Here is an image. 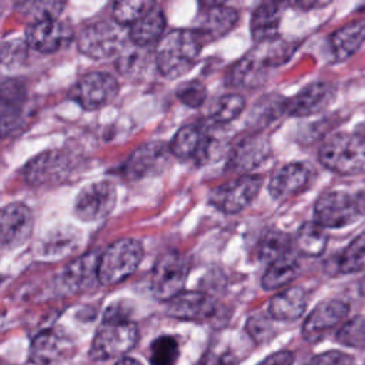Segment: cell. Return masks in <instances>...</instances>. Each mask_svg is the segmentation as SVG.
<instances>
[{"mask_svg":"<svg viewBox=\"0 0 365 365\" xmlns=\"http://www.w3.org/2000/svg\"><path fill=\"white\" fill-rule=\"evenodd\" d=\"M73 354V342L57 329L38 332L30 344V359L36 365H56Z\"/></svg>","mask_w":365,"mask_h":365,"instance_id":"cell-20","label":"cell"},{"mask_svg":"<svg viewBox=\"0 0 365 365\" xmlns=\"http://www.w3.org/2000/svg\"><path fill=\"white\" fill-rule=\"evenodd\" d=\"M269 155V144L264 134L252 133L244 135L234 143L227 154V170L240 173L241 175L250 174L259 167Z\"/></svg>","mask_w":365,"mask_h":365,"instance_id":"cell-17","label":"cell"},{"mask_svg":"<svg viewBox=\"0 0 365 365\" xmlns=\"http://www.w3.org/2000/svg\"><path fill=\"white\" fill-rule=\"evenodd\" d=\"M295 44L281 37L257 43L247 54H244L227 74V80L232 87L255 88L268 78V71L288 61L294 54Z\"/></svg>","mask_w":365,"mask_h":365,"instance_id":"cell-1","label":"cell"},{"mask_svg":"<svg viewBox=\"0 0 365 365\" xmlns=\"http://www.w3.org/2000/svg\"><path fill=\"white\" fill-rule=\"evenodd\" d=\"M77 48L81 54L94 60L118 57L125 48V31L115 20L90 23L77 36Z\"/></svg>","mask_w":365,"mask_h":365,"instance_id":"cell-6","label":"cell"},{"mask_svg":"<svg viewBox=\"0 0 365 365\" xmlns=\"http://www.w3.org/2000/svg\"><path fill=\"white\" fill-rule=\"evenodd\" d=\"M76 168V161L67 150H46L30 158L21 170V178L31 187L60 184L67 180Z\"/></svg>","mask_w":365,"mask_h":365,"instance_id":"cell-7","label":"cell"},{"mask_svg":"<svg viewBox=\"0 0 365 365\" xmlns=\"http://www.w3.org/2000/svg\"><path fill=\"white\" fill-rule=\"evenodd\" d=\"M245 331L250 335V338H252L257 344L267 342L272 334L271 319H268V317L262 312L254 314L247 319Z\"/></svg>","mask_w":365,"mask_h":365,"instance_id":"cell-41","label":"cell"},{"mask_svg":"<svg viewBox=\"0 0 365 365\" xmlns=\"http://www.w3.org/2000/svg\"><path fill=\"white\" fill-rule=\"evenodd\" d=\"M188 272L190 262L185 255L177 251L163 254L151 269L150 288L154 298L167 302L182 292Z\"/></svg>","mask_w":365,"mask_h":365,"instance_id":"cell-10","label":"cell"},{"mask_svg":"<svg viewBox=\"0 0 365 365\" xmlns=\"http://www.w3.org/2000/svg\"><path fill=\"white\" fill-rule=\"evenodd\" d=\"M73 29L58 19L30 23L24 34V40L29 47L44 54L64 50L73 41Z\"/></svg>","mask_w":365,"mask_h":365,"instance_id":"cell-16","label":"cell"},{"mask_svg":"<svg viewBox=\"0 0 365 365\" xmlns=\"http://www.w3.org/2000/svg\"><path fill=\"white\" fill-rule=\"evenodd\" d=\"M305 365H354V359L339 351H327L312 356Z\"/></svg>","mask_w":365,"mask_h":365,"instance_id":"cell-43","label":"cell"},{"mask_svg":"<svg viewBox=\"0 0 365 365\" xmlns=\"http://www.w3.org/2000/svg\"><path fill=\"white\" fill-rule=\"evenodd\" d=\"M336 269L341 274H355L365 269V231L358 234L338 255Z\"/></svg>","mask_w":365,"mask_h":365,"instance_id":"cell-34","label":"cell"},{"mask_svg":"<svg viewBox=\"0 0 365 365\" xmlns=\"http://www.w3.org/2000/svg\"><path fill=\"white\" fill-rule=\"evenodd\" d=\"M362 365H365V362H364V364H362Z\"/></svg>","mask_w":365,"mask_h":365,"instance_id":"cell-49","label":"cell"},{"mask_svg":"<svg viewBox=\"0 0 365 365\" xmlns=\"http://www.w3.org/2000/svg\"><path fill=\"white\" fill-rule=\"evenodd\" d=\"M27 47L29 44L26 40H14V41H4L1 46V63L6 67H14L16 64H21L27 57ZM30 48V47H29Z\"/></svg>","mask_w":365,"mask_h":365,"instance_id":"cell-42","label":"cell"},{"mask_svg":"<svg viewBox=\"0 0 365 365\" xmlns=\"http://www.w3.org/2000/svg\"><path fill=\"white\" fill-rule=\"evenodd\" d=\"M34 218L31 210L23 202H10L3 207L0 217L1 247L16 248L31 235Z\"/></svg>","mask_w":365,"mask_h":365,"instance_id":"cell-19","label":"cell"},{"mask_svg":"<svg viewBox=\"0 0 365 365\" xmlns=\"http://www.w3.org/2000/svg\"><path fill=\"white\" fill-rule=\"evenodd\" d=\"M24 84L14 78H4L1 81V130L3 135H9L21 121L23 107L26 103Z\"/></svg>","mask_w":365,"mask_h":365,"instance_id":"cell-25","label":"cell"},{"mask_svg":"<svg viewBox=\"0 0 365 365\" xmlns=\"http://www.w3.org/2000/svg\"><path fill=\"white\" fill-rule=\"evenodd\" d=\"M365 214V195L342 190L321 194L314 204V221L324 228H342Z\"/></svg>","mask_w":365,"mask_h":365,"instance_id":"cell-4","label":"cell"},{"mask_svg":"<svg viewBox=\"0 0 365 365\" xmlns=\"http://www.w3.org/2000/svg\"><path fill=\"white\" fill-rule=\"evenodd\" d=\"M334 0H295L297 7H299L301 10L309 11V10H317V9H322L325 6H328L329 3H332Z\"/></svg>","mask_w":365,"mask_h":365,"instance_id":"cell-46","label":"cell"},{"mask_svg":"<svg viewBox=\"0 0 365 365\" xmlns=\"http://www.w3.org/2000/svg\"><path fill=\"white\" fill-rule=\"evenodd\" d=\"M167 26L164 11L154 6L144 16L135 20L128 29V40L138 47H147L163 38Z\"/></svg>","mask_w":365,"mask_h":365,"instance_id":"cell-27","label":"cell"},{"mask_svg":"<svg viewBox=\"0 0 365 365\" xmlns=\"http://www.w3.org/2000/svg\"><path fill=\"white\" fill-rule=\"evenodd\" d=\"M215 301L201 291H182L167 301L165 312L181 321H205L215 314Z\"/></svg>","mask_w":365,"mask_h":365,"instance_id":"cell-22","label":"cell"},{"mask_svg":"<svg viewBox=\"0 0 365 365\" xmlns=\"http://www.w3.org/2000/svg\"><path fill=\"white\" fill-rule=\"evenodd\" d=\"M115 365H143V364H141L140 361L134 359V358L123 356V358H120V359L115 362Z\"/></svg>","mask_w":365,"mask_h":365,"instance_id":"cell-47","label":"cell"},{"mask_svg":"<svg viewBox=\"0 0 365 365\" xmlns=\"http://www.w3.org/2000/svg\"><path fill=\"white\" fill-rule=\"evenodd\" d=\"M204 138V128L195 124H187L178 128L173 135L168 147L173 157L180 160H194L197 158Z\"/></svg>","mask_w":365,"mask_h":365,"instance_id":"cell-29","label":"cell"},{"mask_svg":"<svg viewBox=\"0 0 365 365\" xmlns=\"http://www.w3.org/2000/svg\"><path fill=\"white\" fill-rule=\"evenodd\" d=\"M130 308L125 307L124 302H113L110 304L103 315V321H113V322H121V321H131L130 319Z\"/></svg>","mask_w":365,"mask_h":365,"instance_id":"cell-44","label":"cell"},{"mask_svg":"<svg viewBox=\"0 0 365 365\" xmlns=\"http://www.w3.org/2000/svg\"><path fill=\"white\" fill-rule=\"evenodd\" d=\"M319 163L341 175L365 174V131H341L328 137L318 151Z\"/></svg>","mask_w":365,"mask_h":365,"instance_id":"cell-3","label":"cell"},{"mask_svg":"<svg viewBox=\"0 0 365 365\" xmlns=\"http://www.w3.org/2000/svg\"><path fill=\"white\" fill-rule=\"evenodd\" d=\"M240 14L234 7L221 6H207L200 11L194 30L204 40H218L227 36L238 23Z\"/></svg>","mask_w":365,"mask_h":365,"instance_id":"cell-23","label":"cell"},{"mask_svg":"<svg viewBox=\"0 0 365 365\" xmlns=\"http://www.w3.org/2000/svg\"><path fill=\"white\" fill-rule=\"evenodd\" d=\"M365 41V20L351 21L335 30L328 40L331 56L341 63L352 57Z\"/></svg>","mask_w":365,"mask_h":365,"instance_id":"cell-26","label":"cell"},{"mask_svg":"<svg viewBox=\"0 0 365 365\" xmlns=\"http://www.w3.org/2000/svg\"><path fill=\"white\" fill-rule=\"evenodd\" d=\"M204 40L194 29H177L164 34L155 48V64L165 78L187 74L201 53Z\"/></svg>","mask_w":365,"mask_h":365,"instance_id":"cell-2","label":"cell"},{"mask_svg":"<svg viewBox=\"0 0 365 365\" xmlns=\"http://www.w3.org/2000/svg\"><path fill=\"white\" fill-rule=\"evenodd\" d=\"M315 171L308 163L292 161L279 165L268 181V192L277 201L289 200L305 191L314 181Z\"/></svg>","mask_w":365,"mask_h":365,"instance_id":"cell-15","label":"cell"},{"mask_svg":"<svg viewBox=\"0 0 365 365\" xmlns=\"http://www.w3.org/2000/svg\"><path fill=\"white\" fill-rule=\"evenodd\" d=\"M202 7H207V6H221V4H225L228 0H200Z\"/></svg>","mask_w":365,"mask_h":365,"instance_id":"cell-48","label":"cell"},{"mask_svg":"<svg viewBox=\"0 0 365 365\" xmlns=\"http://www.w3.org/2000/svg\"><path fill=\"white\" fill-rule=\"evenodd\" d=\"M349 314V305L338 298H328L315 305L302 324V338L315 344L329 331L341 325Z\"/></svg>","mask_w":365,"mask_h":365,"instance_id":"cell-14","label":"cell"},{"mask_svg":"<svg viewBox=\"0 0 365 365\" xmlns=\"http://www.w3.org/2000/svg\"><path fill=\"white\" fill-rule=\"evenodd\" d=\"M180 358V345L171 335H161L150 345L151 365H175Z\"/></svg>","mask_w":365,"mask_h":365,"instance_id":"cell-37","label":"cell"},{"mask_svg":"<svg viewBox=\"0 0 365 365\" xmlns=\"http://www.w3.org/2000/svg\"><path fill=\"white\" fill-rule=\"evenodd\" d=\"M289 0H257L250 19V34L255 43L278 36V27Z\"/></svg>","mask_w":365,"mask_h":365,"instance_id":"cell-21","label":"cell"},{"mask_svg":"<svg viewBox=\"0 0 365 365\" xmlns=\"http://www.w3.org/2000/svg\"><path fill=\"white\" fill-rule=\"evenodd\" d=\"M245 108V98L238 93H228L221 96L211 107L210 117L212 123L225 125L235 120Z\"/></svg>","mask_w":365,"mask_h":365,"instance_id":"cell-35","label":"cell"},{"mask_svg":"<svg viewBox=\"0 0 365 365\" xmlns=\"http://www.w3.org/2000/svg\"><path fill=\"white\" fill-rule=\"evenodd\" d=\"M170 147L161 141L144 143L137 147L123 165V177L138 181L164 173L171 161Z\"/></svg>","mask_w":365,"mask_h":365,"instance_id":"cell-11","label":"cell"},{"mask_svg":"<svg viewBox=\"0 0 365 365\" xmlns=\"http://www.w3.org/2000/svg\"><path fill=\"white\" fill-rule=\"evenodd\" d=\"M335 336L336 341L345 346L365 348V315L344 322Z\"/></svg>","mask_w":365,"mask_h":365,"instance_id":"cell-38","label":"cell"},{"mask_svg":"<svg viewBox=\"0 0 365 365\" xmlns=\"http://www.w3.org/2000/svg\"><path fill=\"white\" fill-rule=\"evenodd\" d=\"M155 6V0H113L114 20L121 26H131Z\"/></svg>","mask_w":365,"mask_h":365,"instance_id":"cell-36","label":"cell"},{"mask_svg":"<svg viewBox=\"0 0 365 365\" xmlns=\"http://www.w3.org/2000/svg\"><path fill=\"white\" fill-rule=\"evenodd\" d=\"M298 271H299L298 261L291 252L268 265V268L265 269L261 278V285L267 291L278 289L281 287L288 285L291 281H294L295 277L298 275Z\"/></svg>","mask_w":365,"mask_h":365,"instance_id":"cell-30","label":"cell"},{"mask_svg":"<svg viewBox=\"0 0 365 365\" xmlns=\"http://www.w3.org/2000/svg\"><path fill=\"white\" fill-rule=\"evenodd\" d=\"M294 359L295 358L291 351H278L275 354L268 355L258 365H292Z\"/></svg>","mask_w":365,"mask_h":365,"instance_id":"cell-45","label":"cell"},{"mask_svg":"<svg viewBox=\"0 0 365 365\" xmlns=\"http://www.w3.org/2000/svg\"><path fill=\"white\" fill-rule=\"evenodd\" d=\"M262 177L258 174H244L214 187L208 195V202L222 214H238L244 211L259 194Z\"/></svg>","mask_w":365,"mask_h":365,"instance_id":"cell-8","label":"cell"},{"mask_svg":"<svg viewBox=\"0 0 365 365\" xmlns=\"http://www.w3.org/2000/svg\"><path fill=\"white\" fill-rule=\"evenodd\" d=\"M307 308L305 291L299 287H289L274 295L268 304V314L272 319H298Z\"/></svg>","mask_w":365,"mask_h":365,"instance_id":"cell-28","label":"cell"},{"mask_svg":"<svg viewBox=\"0 0 365 365\" xmlns=\"http://www.w3.org/2000/svg\"><path fill=\"white\" fill-rule=\"evenodd\" d=\"M291 237L282 231L271 230L259 241L258 258L268 265L288 254H291Z\"/></svg>","mask_w":365,"mask_h":365,"instance_id":"cell-33","label":"cell"},{"mask_svg":"<svg viewBox=\"0 0 365 365\" xmlns=\"http://www.w3.org/2000/svg\"><path fill=\"white\" fill-rule=\"evenodd\" d=\"M98 261L100 254L93 251L83 254L81 257L68 262L61 275L63 285L66 287V289L71 294H78L93 288L96 282L100 284Z\"/></svg>","mask_w":365,"mask_h":365,"instance_id":"cell-24","label":"cell"},{"mask_svg":"<svg viewBox=\"0 0 365 365\" xmlns=\"http://www.w3.org/2000/svg\"><path fill=\"white\" fill-rule=\"evenodd\" d=\"M144 47H138L133 44V48H124L117 57V68L125 76H131L140 73L145 66V58L143 54Z\"/></svg>","mask_w":365,"mask_h":365,"instance_id":"cell-40","label":"cell"},{"mask_svg":"<svg viewBox=\"0 0 365 365\" xmlns=\"http://www.w3.org/2000/svg\"><path fill=\"white\" fill-rule=\"evenodd\" d=\"M138 339V331L133 321H103L94 334L90 346V358L107 361L131 351Z\"/></svg>","mask_w":365,"mask_h":365,"instance_id":"cell-9","label":"cell"},{"mask_svg":"<svg viewBox=\"0 0 365 365\" xmlns=\"http://www.w3.org/2000/svg\"><path fill=\"white\" fill-rule=\"evenodd\" d=\"M120 91L118 80L106 71L84 74L73 87L71 98L84 110H98L111 103Z\"/></svg>","mask_w":365,"mask_h":365,"instance_id":"cell-12","label":"cell"},{"mask_svg":"<svg viewBox=\"0 0 365 365\" xmlns=\"http://www.w3.org/2000/svg\"><path fill=\"white\" fill-rule=\"evenodd\" d=\"M295 244L302 255L319 257L327 248L328 234L317 221H308L298 228Z\"/></svg>","mask_w":365,"mask_h":365,"instance_id":"cell-31","label":"cell"},{"mask_svg":"<svg viewBox=\"0 0 365 365\" xmlns=\"http://www.w3.org/2000/svg\"><path fill=\"white\" fill-rule=\"evenodd\" d=\"M144 248L138 240L120 238L111 242L98 261V281L101 285H115L128 278L140 265Z\"/></svg>","mask_w":365,"mask_h":365,"instance_id":"cell-5","label":"cell"},{"mask_svg":"<svg viewBox=\"0 0 365 365\" xmlns=\"http://www.w3.org/2000/svg\"><path fill=\"white\" fill-rule=\"evenodd\" d=\"M177 98L190 108H198L207 98V87L200 80L184 81L175 91Z\"/></svg>","mask_w":365,"mask_h":365,"instance_id":"cell-39","label":"cell"},{"mask_svg":"<svg viewBox=\"0 0 365 365\" xmlns=\"http://www.w3.org/2000/svg\"><path fill=\"white\" fill-rule=\"evenodd\" d=\"M67 0H14L17 13L30 20V23L58 19L66 7Z\"/></svg>","mask_w":365,"mask_h":365,"instance_id":"cell-32","label":"cell"},{"mask_svg":"<svg viewBox=\"0 0 365 365\" xmlns=\"http://www.w3.org/2000/svg\"><path fill=\"white\" fill-rule=\"evenodd\" d=\"M117 191L110 180H98L81 188L74 201V214L86 222L106 218L115 207Z\"/></svg>","mask_w":365,"mask_h":365,"instance_id":"cell-13","label":"cell"},{"mask_svg":"<svg viewBox=\"0 0 365 365\" xmlns=\"http://www.w3.org/2000/svg\"><path fill=\"white\" fill-rule=\"evenodd\" d=\"M336 88L328 81H314L285 101V114L309 117L325 110L335 100Z\"/></svg>","mask_w":365,"mask_h":365,"instance_id":"cell-18","label":"cell"}]
</instances>
